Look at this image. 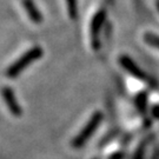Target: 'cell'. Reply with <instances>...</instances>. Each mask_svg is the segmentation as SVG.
I'll return each instance as SVG.
<instances>
[{"label": "cell", "instance_id": "1", "mask_svg": "<svg viewBox=\"0 0 159 159\" xmlns=\"http://www.w3.org/2000/svg\"><path fill=\"white\" fill-rule=\"evenodd\" d=\"M41 56H43L41 47H39V46L32 47L31 50L25 52L21 57L19 58V59H17L10 67L6 70V75L8 78H16V77H18L25 68L27 67V66H30L33 61H35L37 59L41 58Z\"/></svg>", "mask_w": 159, "mask_h": 159}, {"label": "cell", "instance_id": "2", "mask_svg": "<svg viewBox=\"0 0 159 159\" xmlns=\"http://www.w3.org/2000/svg\"><path fill=\"white\" fill-rule=\"evenodd\" d=\"M100 120H102V113H100V112H96V113L91 117V119L87 123V125L83 129V131L78 134V137L74 139V143H73L74 146H80V145H83V144L91 137L92 133L96 131V129L98 127L99 123H100Z\"/></svg>", "mask_w": 159, "mask_h": 159}, {"label": "cell", "instance_id": "3", "mask_svg": "<svg viewBox=\"0 0 159 159\" xmlns=\"http://www.w3.org/2000/svg\"><path fill=\"white\" fill-rule=\"evenodd\" d=\"M105 18H106V13L105 11H99L97 13L91 24V39H92V46L93 48H98L99 47V39H98V35L102 29V25L105 21Z\"/></svg>", "mask_w": 159, "mask_h": 159}, {"label": "cell", "instance_id": "4", "mask_svg": "<svg viewBox=\"0 0 159 159\" xmlns=\"http://www.w3.org/2000/svg\"><path fill=\"white\" fill-rule=\"evenodd\" d=\"M119 63H120V65L125 68L129 73L132 74L134 78H138V79H145V78H146L145 72H144L142 68L139 67V66H138L131 58L127 57V56L120 57Z\"/></svg>", "mask_w": 159, "mask_h": 159}, {"label": "cell", "instance_id": "5", "mask_svg": "<svg viewBox=\"0 0 159 159\" xmlns=\"http://www.w3.org/2000/svg\"><path fill=\"white\" fill-rule=\"evenodd\" d=\"M2 97H4V100H5L8 110L11 111V113L14 114V116H20L21 114V107L18 104L16 96H14V93L12 91V89H10V87H4L2 89Z\"/></svg>", "mask_w": 159, "mask_h": 159}, {"label": "cell", "instance_id": "6", "mask_svg": "<svg viewBox=\"0 0 159 159\" xmlns=\"http://www.w3.org/2000/svg\"><path fill=\"white\" fill-rule=\"evenodd\" d=\"M23 6H24V10L27 13L29 18L33 23L39 24L43 21L41 12H40L39 8L35 6L33 0H23Z\"/></svg>", "mask_w": 159, "mask_h": 159}, {"label": "cell", "instance_id": "7", "mask_svg": "<svg viewBox=\"0 0 159 159\" xmlns=\"http://www.w3.org/2000/svg\"><path fill=\"white\" fill-rule=\"evenodd\" d=\"M67 12L71 19H77L78 17V0H66Z\"/></svg>", "mask_w": 159, "mask_h": 159}, {"label": "cell", "instance_id": "8", "mask_svg": "<svg viewBox=\"0 0 159 159\" xmlns=\"http://www.w3.org/2000/svg\"><path fill=\"white\" fill-rule=\"evenodd\" d=\"M144 40L148 43V45L153 46L156 48H158L159 50V37L158 35H156L153 33H146L144 35Z\"/></svg>", "mask_w": 159, "mask_h": 159}, {"label": "cell", "instance_id": "9", "mask_svg": "<svg viewBox=\"0 0 159 159\" xmlns=\"http://www.w3.org/2000/svg\"><path fill=\"white\" fill-rule=\"evenodd\" d=\"M158 8H159V4H158Z\"/></svg>", "mask_w": 159, "mask_h": 159}]
</instances>
